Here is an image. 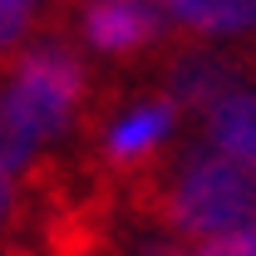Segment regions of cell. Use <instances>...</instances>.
Returning a JSON list of instances; mask_svg holds the SVG:
<instances>
[{"label": "cell", "instance_id": "6da1fadb", "mask_svg": "<svg viewBox=\"0 0 256 256\" xmlns=\"http://www.w3.org/2000/svg\"><path fill=\"white\" fill-rule=\"evenodd\" d=\"M124 212L197 246L207 236L256 226V168L217 148H172L148 178L124 192Z\"/></svg>", "mask_w": 256, "mask_h": 256}, {"label": "cell", "instance_id": "7a4b0ae2", "mask_svg": "<svg viewBox=\"0 0 256 256\" xmlns=\"http://www.w3.org/2000/svg\"><path fill=\"white\" fill-rule=\"evenodd\" d=\"M5 74H10L5 104L15 108V118L30 128L40 143L64 138L69 128L84 118V108L94 98L89 69L79 60L74 40L60 34V30H40V40H30L20 54H10Z\"/></svg>", "mask_w": 256, "mask_h": 256}, {"label": "cell", "instance_id": "3957f363", "mask_svg": "<svg viewBox=\"0 0 256 256\" xmlns=\"http://www.w3.org/2000/svg\"><path fill=\"white\" fill-rule=\"evenodd\" d=\"M34 25L60 34L74 30L94 54L114 64H133L172 40L162 0H54V10L40 15Z\"/></svg>", "mask_w": 256, "mask_h": 256}, {"label": "cell", "instance_id": "277c9868", "mask_svg": "<svg viewBox=\"0 0 256 256\" xmlns=\"http://www.w3.org/2000/svg\"><path fill=\"white\" fill-rule=\"evenodd\" d=\"M162 94L172 98L182 114H207L217 98H226L232 89H242V69L246 64L212 50L207 40L197 34H172L162 44Z\"/></svg>", "mask_w": 256, "mask_h": 256}, {"label": "cell", "instance_id": "5b68a950", "mask_svg": "<svg viewBox=\"0 0 256 256\" xmlns=\"http://www.w3.org/2000/svg\"><path fill=\"white\" fill-rule=\"evenodd\" d=\"M207 138L226 158L256 168V89H232L207 108Z\"/></svg>", "mask_w": 256, "mask_h": 256}, {"label": "cell", "instance_id": "8992f818", "mask_svg": "<svg viewBox=\"0 0 256 256\" xmlns=\"http://www.w3.org/2000/svg\"><path fill=\"white\" fill-rule=\"evenodd\" d=\"M172 30L197 40H222L256 25V0H162Z\"/></svg>", "mask_w": 256, "mask_h": 256}, {"label": "cell", "instance_id": "52a82bcc", "mask_svg": "<svg viewBox=\"0 0 256 256\" xmlns=\"http://www.w3.org/2000/svg\"><path fill=\"white\" fill-rule=\"evenodd\" d=\"M40 168V138L15 118V108L0 94V172L5 178H30Z\"/></svg>", "mask_w": 256, "mask_h": 256}, {"label": "cell", "instance_id": "ba28073f", "mask_svg": "<svg viewBox=\"0 0 256 256\" xmlns=\"http://www.w3.org/2000/svg\"><path fill=\"white\" fill-rule=\"evenodd\" d=\"M25 212H30V192L20 188L15 178L0 172V242H10L25 226Z\"/></svg>", "mask_w": 256, "mask_h": 256}, {"label": "cell", "instance_id": "9c48e42d", "mask_svg": "<svg viewBox=\"0 0 256 256\" xmlns=\"http://www.w3.org/2000/svg\"><path fill=\"white\" fill-rule=\"evenodd\" d=\"M192 256H256V226L226 232V236H207V242L192 246Z\"/></svg>", "mask_w": 256, "mask_h": 256}, {"label": "cell", "instance_id": "30bf717a", "mask_svg": "<svg viewBox=\"0 0 256 256\" xmlns=\"http://www.w3.org/2000/svg\"><path fill=\"white\" fill-rule=\"evenodd\" d=\"M25 34H34V15H25V10H5V5H0V74H5V64H10V54L20 50Z\"/></svg>", "mask_w": 256, "mask_h": 256}, {"label": "cell", "instance_id": "8fae6325", "mask_svg": "<svg viewBox=\"0 0 256 256\" xmlns=\"http://www.w3.org/2000/svg\"><path fill=\"white\" fill-rule=\"evenodd\" d=\"M0 5H5V10H25V15H34L40 0H0Z\"/></svg>", "mask_w": 256, "mask_h": 256}]
</instances>
